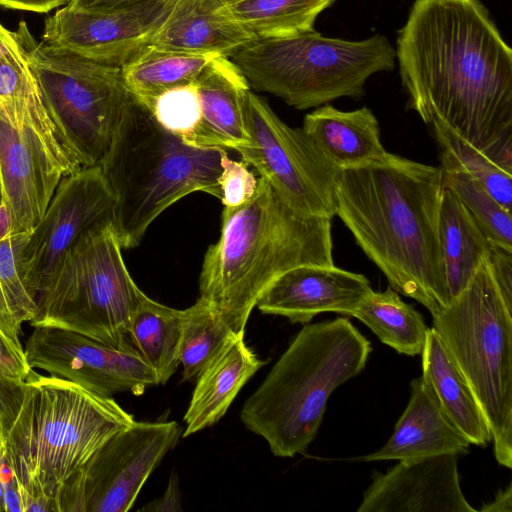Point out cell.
Listing matches in <instances>:
<instances>
[{
  "instance_id": "obj_1",
  "label": "cell",
  "mask_w": 512,
  "mask_h": 512,
  "mask_svg": "<svg viewBox=\"0 0 512 512\" xmlns=\"http://www.w3.org/2000/svg\"><path fill=\"white\" fill-rule=\"evenodd\" d=\"M408 107L512 170V50L479 0H415L397 37Z\"/></svg>"
},
{
  "instance_id": "obj_2",
  "label": "cell",
  "mask_w": 512,
  "mask_h": 512,
  "mask_svg": "<svg viewBox=\"0 0 512 512\" xmlns=\"http://www.w3.org/2000/svg\"><path fill=\"white\" fill-rule=\"evenodd\" d=\"M440 167L387 152L338 169L336 214L390 287L432 314L449 304L439 241Z\"/></svg>"
},
{
  "instance_id": "obj_3",
  "label": "cell",
  "mask_w": 512,
  "mask_h": 512,
  "mask_svg": "<svg viewBox=\"0 0 512 512\" xmlns=\"http://www.w3.org/2000/svg\"><path fill=\"white\" fill-rule=\"evenodd\" d=\"M331 219L294 208L263 177L253 196L224 207L221 234L209 246L199 277L200 297L234 333H245L269 285L300 265H333Z\"/></svg>"
},
{
  "instance_id": "obj_4",
  "label": "cell",
  "mask_w": 512,
  "mask_h": 512,
  "mask_svg": "<svg viewBox=\"0 0 512 512\" xmlns=\"http://www.w3.org/2000/svg\"><path fill=\"white\" fill-rule=\"evenodd\" d=\"M135 421L112 397L30 369L20 410L6 435L5 458L23 512H56L65 483L111 437Z\"/></svg>"
},
{
  "instance_id": "obj_5",
  "label": "cell",
  "mask_w": 512,
  "mask_h": 512,
  "mask_svg": "<svg viewBox=\"0 0 512 512\" xmlns=\"http://www.w3.org/2000/svg\"><path fill=\"white\" fill-rule=\"evenodd\" d=\"M372 347L347 318L305 325L248 397L240 420L277 457L315 439L332 392L365 367Z\"/></svg>"
},
{
  "instance_id": "obj_6",
  "label": "cell",
  "mask_w": 512,
  "mask_h": 512,
  "mask_svg": "<svg viewBox=\"0 0 512 512\" xmlns=\"http://www.w3.org/2000/svg\"><path fill=\"white\" fill-rule=\"evenodd\" d=\"M225 151L186 143L131 97L98 164L115 199L112 224L122 248L138 246L165 209L193 192L221 200Z\"/></svg>"
},
{
  "instance_id": "obj_7",
  "label": "cell",
  "mask_w": 512,
  "mask_h": 512,
  "mask_svg": "<svg viewBox=\"0 0 512 512\" xmlns=\"http://www.w3.org/2000/svg\"><path fill=\"white\" fill-rule=\"evenodd\" d=\"M396 51L381 34L361 41L324 37L317 31L254 38L228 58L250 88L304 110L341 97L359 99L368 78L394 68Z\"/></svg>"
},
{
  "instance_id": "obj_8",
  "label": "cell",
  "mask_w": 512,
  "mask_h": 512,
  "mask_svg": "<svg viewBox=\"0 0 512 512\" xmlns=\"http://www.w3.org/2000/svg\"><path fill=\"white\" fill-rule=\"evenodd\" d=\"M112 222L84 233L66 252L35 301L32 327L72 331L124 349L140 288L128 272Z\"/></svg>"
},
{
  "instance_id": "obj_9",
  "label": "cell",
  "mask_w": 512,
  "mask_h": 512,
  "mask_svg": "<svg viewBox=\"0 0 512 512\" xmlns=\"http://www.w3.org/2000/svg\"><path fill=\"white\" fill-rule=\"evenodd\" d=\"M488 258V257H487ZM487 419L497 462L512 467V312L487 259L467 287L431 314Z\"/></svg>"
},
{
  "instance_id": "obj_10",
  "label": "cell",
  "mask_w": 512,
  "mask_h": 512,
  "mask_svg": "<svg viewBox=\"0 0 512 512\" xmlns=\"http://www.w3.org/2000/svg\"><path fill=\"white\" fill-rule=\"evenodd\" d=\"M14 34L65 146L82 167L98 165L131 99L121 68L55 50L37 41L25 21Z\"/></svg>"
},
{
  "instance_id": "obj_11",
  "label": "cell",
  "mask_w": 512,
  "mask_h": 512,
  "mask_svg": "<svg viewBox=\"0 0 512 512\" xmlns=\"http://www.w3.org/2000/svg\"><path fill=\"white\" fill-rule=\"evenodd\" d=\"M83 168L65 146L40 90L0 101V194L11 216L10 234H29L60 181Z\"/></svg>"
},
{
  "instance_id": "obj_12",
  "label": "cell",
  "mask_w": 512,
  "mask_h": 512,
  "mask_svg": "<svg viewBox=\"0 0 512 512\" xmlns=\"http://www.w3.org/2000/svg\"><path fill=\"white\" fill-rule=\"evenodd\" d=\"M250 145L236 150L297 210L332 219L337 170L302 128L284 123L251 89L244 98Z\"/></svg>"
},
{
  "instance_id": "obj_13",
  "label": "cell",
  "mask_w": 512,
  "mask_h": 512,
  "mask_svg": "<svg viewBox=\"0 0 512 512\" xmlns=\"http://www.w3.org/2000/svg\"><path fill=\"white\" fill-rule=\"evenodd\" d=\"M183 429L176 421L136 422L111 437L63 486L56 512H126Z\"/></svg>"
},
{
  "instance_id": "obj_14",
  "label": "cell",
  "mask_w": 512,
  "mask_h": 512,
  "mask_svg": "<svg viewBox=\"0 0 512 512\" xmlns=\"http://www.w3.org/2000/svg\"><path fill=\"white\" fill-rule=\"evenodd\" d=\"M115 199L98 165L65 176L18 252V263L36 298L66 252L89 230L113 220Z\"/></svg>"
},
{
  "instance_id": "obj_15",
  "label": "cell",
  "mask_w": 512,
  "mask_h": 512,
  "mask_svg": "<svg viewBox=\"0 0 512 512\" xmlns=\"http://www.w3.org/2000/svg\"><path fill=\"white\" fill-rule=\"evenodd\" d=\"M30 368L67 379L105 397L141 395L159 384L154 371L132 346L119 349L82 334L34 327L24 347Z\"/></svg>"
},
{
  "instance_id": "obj_16",
  "label": "cell",
  "mask_w": 512,
  "mask_h": 512,
  "mask_svg": "<svg viewBox=\"0 0 512 512\" xmlns=\"http://www.w3.org/2000/svg\"><path fill=\"white\" fill-rule=\"evenodd\" d=\"M176 1L154 0L113 12L66 5L46 19L42 41L58 51L121 67L152 44Z\"/></svg>"
},
{
  "instance_id": "obj_17",
  "label": "cell",
  "mask_w": 512,
  "mask_h": 512,
  "mask_svg": "<svg viewBox=\"0 0 512 512\" xmlns=\"http://www.w3.org/2000/svg\"><path fill=\"white\" fill-rule=\"evenodd\" d=\"M458 455L399 460L374 473L358 512H476L460 486Z\"/></svg>"
},
{
  "instance_id": "obj_18",
  "label": "cell",
  "mask_w": 512,
  "mask_h": 512,
  "mask_svg": "<svg viewBox=\"0 0 512 512\" xmlns=\"http://www.w3.org/2000/svg\"><path fill=\"white\" fill-rule=\"evenodd\" d=\"M372 291L360 273L333 265H300L276 278L263 292L256 307L291 323H309L316 315L335 312L351 316Z\"/></svg>"
},
{
  "instance_id": "obj_19",
  "label": "cell",
  "mask_w": 512,
  "mask_h": 512,
  "mask_svg": "<svg viewBox=\"0 0 512 512\" xmlns=\"http://www.w3.org/2000/svg\"><path fill=\"white\" fill-rule=\"evenodd\" d=\"M470 442L442 409L431 385L423 377L410 385V398L387 442L357 461L408 460L445 453L465 455Z\"/></svg>"
},
{
  "instance_id": "obj_20",
  "label": "cell",
  "mask_w": 512,
  "mask_h": 512,
  "mask_svg": "<svg viewBox=\"0 0 512 512\" xmlns=\"http://www.w3.org/2000/svg\"><path fill=\"white\" fill-rule=\"evenodd\" d=\"M195 82L201 116L187 143L235 151L250 145L244 119V98L250 86L240 69L228 57L217 56Z\"/></svg>"
},
{
  "instance_id": "obj_21",
  "label": "cell",
  "mask_w": 512,
  "mask_h": 512,
  "mask_svg": "<svg viewBox=\"0 0 512 512\" xmlns=\"http://www.w3.org/2000/svg\"><path fill=\"white\" fill-rule=\"evenodd\" d=\"M254 38L232 16L227 0H177L151 45L228 57Z\"/></svg>"
},
{
  "instance_id": "obj_22",
  "label": "cell",
  "mask_w": 512,
  "mask_h": 512,
  "mask_svg": "<svg viewBox=\"0 0 512 512\" xmlns=\"http://www.w3.org/2000/svg\"><path fill=\"white\" fill-rule=\"evenodd\" d=\"M244 334L232 333L196 378L183 417V437L216 424L242 387L266 364L246 345Z\"/></svg>"
},
{
  "instance_id": "obj_23",
  "label": "cell",
  "mask_w": 512,
  "mask_h": 512,
  "mask_svg": "<svg viewBox=\"0 0 512 512\" xmlns=\"http://www.w3.org/2000/svg\"><path fill=\"white\" fill-rule=\"evenodd\" d=\"M302 129L336 169L370 164L387 154L368 107L341 111L324 104L305 116Z\"/></svg>"
},
{
  "instance_id": "obj_24",
  "label": "cell",
  "mask_w": 512,
  "mask_h": 512,
  "mask_svg": "<svg viewBox=\"0 0 512 512\" xmlns=\"http://www.w3.org/2000/svg\"><path fill=\"white\" fill-rule=\"evenodd\" d=\"M422 376L431 385L442 409L470 444L492 441L487 419L469 383L433 328L421 351Z\"/></svg>"
},
{
  "instance_id": "obj_25",
  "label": "cell",
  "mask_w": 512,
  "mask_h": 512,
  "mask_svg": "<svg viewBox=\"0 0 512 512\" xmlns=\"http://www.w3.org/2000/svg\"><path fill=\"white\" fill-rule=\"evenodd\" d=\"M439 241L450 303L487 259L492 243L459 198L445 186L439 209Z\"/></svg>"
},
{
  "instance_id": "obj_26",
  "label": "cell",
  "mask_w": 512,
  "mask_h": 512,
  "mask_svg": "<svg viewBox=\"0 0 512 512\" xmlns=\"http://www.w3.org/2000/svg\"><path fill=\"white\" fill-rule=\"evenodd\" d=\"M182 316L183 310L163 305L140 290L130 319L129 339L159 384H166L180 364Z\"/></svg>"
},
{
  "instance_id": "obj_27",
  "label": "cell",
  "mask_w": 512,
  "mask_h": 512,
  "mask_svg": "<svg viewBox=\"0 0 512 512\" xmlns=\"http://www.w3.org/2000/svg\"><path fill=\"white\" fill-rule=\"evenodd\" d=\"M218 54L171 51L149 45L121 66L122 80L131 97L147 108L163 92L196 80Z\"/></svg>"
},
{
  "instance_id": "obj_28",
  "label": "cell",
  "mask_w": 512,
  "mask_h": 512,
  "mask_svg": "<svg viewBox=\"0 0 512 512\" xmlns=\"http://www.w3.org/2000/svg\"><path fill=\"white\" fill-rule=\"evenodd\" d=\"M351 316L363 322L382 343L398 353L421 354L428 327L422 315L391 287L381 292L372 290Z\"/></svg>"
},
{
  "instance_id": "obj_29",
  "label": "cell",
  "mask_w": 512,
  "mask_h": 512,
  "mask_svg": "<svg viewBox=\"0 0 512 512\" xmlns=\"http://www.w3.org/2000/svg\"><path fill=\"white\" fill-rule=\"evenodd\" d=\"M335 0H230L232 16L258 38L298 35L315 30L317 16Z\"/></svg>"
},
{
  "instance_id": "obj_30",
  "label": "cell",
  "mask_w": 512,
  "mask_h": 512,
  "mask_svg": "<svg viewBox=\"0 0 512 512\" xmlns=\"http://www.w3.org/2000/svg\"><path fill=\"white\" fill-rule=\"evenodd\" d=\"M426 124L433 130L442 166L464 170L508 211L512 212V172L475 148L437 118Z\"/></svg>"
},
{
  "instance_id": "obj_31",
  "label": "cell",
  "mask_w": 512,
  "mask_h": 512,
  "mask_svg": "<svg viewBox=\"0 0 512 512\" xmlns=\"http://www.w3.org/2000/svg\"><path fill=\"white\" fill-rule=\"evenodd\" d=\"M232 332L207 300L200 297L183 310L179 360L183 381L196 380Z\"/></svg>"
},
{
  "instance_id": "obj_32",
  "label": "cell",
  "mask_w": 512,
  "mask_h": 512,
  "mask_svg": "<svg viewBox=\"0 0 512 512\" xmlns=\"http://www.w3.org/2000/svg\"><path fill=\"white\" fill-rule=\"evenodd\" d=\"M445 187L462 202L490 242L512 250V216L476 179L454 166H440Z\"/></svg>"
},
{
  "instance_id": "obj_33",
  "label": "cell",
  "mask_w": 512,
  "mask_h": 512,
  "mask_svg": "<svg viewBox=\"0 0 512 512\" xmlns=\"http://www.w3.org/2000/svg\"><path fill=\"white\" fill-rule=\"evenodd\" d=\"M146 109L162 127L187 143L201 116L196 82L179 85L163 92Z\"/></svg>"
},
{
  "instance_id": "obj_34",
  "label": "cell",
  "mask_w": 512,
  "mask_h": 512,
  "mask_svg": "<svg viewBox=\"0 0 512 512\" xmlns=\"http://www.w3.org/2000/svg\"><path fill=\"white\" fill-rule=\"evenodd\" d=\"M27 236V233L9 234L0 240V285L8 307L20 325L30 323L37 310L18 263V252Z\"/></svg>"
},
{
  "instance_id": "obj_35",
  "label": "cell",
  "mask_w": 512,
  "mask_h": 512,
  "mask_svg": "<svg viewBox=\"0 0 512 512\" xmlns=\"http://www.w3.org/2000/svg\"><path fill=\"white\" fill-rule=\"evenodd\" d=\"M36 90V79L14 32L0 23V101L21 99Z\"/></svg>"
},
{
  "instance_id": "obj_36",
  "label": "cell",
  "mask_w": 512,
  "mask_h": 512,
  "mask_svg": "<svg viewBox=\"0 0 512 512\" xmlns=\"http://www.w3.org/2000/svg\"><path fill=\"white\" fill-rule=\"evenodd\" d=\"M222 172L218 178L224 207H238L255 193L258 178L243 160L235 161L225 151L221 158Z\"/></svg>"
},
{
  "instance_id": "obj_37",
  "label": "cell",
  "mask_w": 512,
  "mask_h": 512,
  "mask_svg": "<svg viewBox=\"0 0 512 512\" xmlns=\"http://www.w3.org/2000/svg\"><path fill=\"white\" fill-rule=\"evenodd\" d=\"M487 261L499 293L512 312V250L492 244Z\"/></svg>"
},
{
  "instance_id": "obj_38",
  "label": "cell",
  "mask_w": 512,
  "mask_h": 512,
  "mask_svg": "<svg viewBox=\"0 0 512 512\" xmlns=\"http://www.w3.org/2000/svg\"><path fill=\"white\" fill-rule=\"evenodd\" d=\"M24 382L0 378V435L11 428L23 401Z\"/></svg>"
},
{
  "instance_id": "obj_39",
  "label": "cell",
  "mask_w": 512,
  "mask_h": 512,
  "mask_svg": "<svg viewBox=\"0 0 512 512\" xmlns=\"http://www.w3.org/2000/svg\"><path fill=\"white\" fill-rule=\"evenodd\" d=\"M20 331L21 325L12 315L0 285V336L15 356L26 362Z\"/></svg>"
},
{
  "instance_id": "obj_40",
  "label": "cell",
  "mask_w": 512,
  "mask_h": 512,
  "mask_svg": "<svg viewBox=\"0 0 512 512\" xmlns=\"http://www.w3.org/2000/svg\"><path fill=\"white\" fill-rule=\"evenodd\" d=\"M30 369L27 362L17 358L0 336V378L24 382Z\"/></svg>"
},
{
  "instance_id": "obj_41",
  "label": "cell",
  "mask_w": 512,
  "mask_h": 512,
  "mask_svg": "<svg viewBox=\"0 0 512 512\" xmlns=\"http://www.w3.org/2000/svg\"><path fill=\"white\" fill-rule=\"evenodd\" d=\"M154 0H69L67 6L85 12H113L131 9Z\"/></svg>"
},
{
  "instance_id": "obj_42",
  "label": "cell",
  "mask_w": 512,
  "mask_h": 512,
  "mask_svg": "<svg viewBox=\"0 0 512 512\" xmlns=\"http://www.w3.org/2000/svg\"><path fill=\"white\" fill-rule=\"evenodd\" d=\"M181 496L177 474L172 473L164 494L143 506L140 511H181Z\"/></svg>"
},
{
  "instance_id": "obj_43",
  "label": "cell",
  "mask_w": 512,
  "mask_h": 512,
  "mask_svg": "<svg viewBox=\"0 0 512 512\" xmlns=\"http://www.w3.org/2000/svg\"><path fill=\"white\" fill-rule=\"evenodd\" d=\"M1 482L4 493L5 512H23L17 478L6 461L5 454L1 465Z\"/></svg>"
},
{
  "instance_id": "obj_44",
  "label": "cell",
  "mask_w": 512,
  "mask_h": 512,
  "mask_svg": "<svg viewBox=\"0 0 512 512\" xmlns=\"http://www.w3.org/2000/svg\"><path fill=\"white\" fill-rule=\"evenodd\" d=\"M69 0H0V5L9 9L46 13L67 4Z\"/></svg>"
},
{
  "instance_id": "obj_45",
  "label": "cell",
  "mask_w": 512,
  "mask_h": 512,
  "mask_svg": "<svg viewBox=\"0 0 512 512\" xmlns=\"http://www.w3.org/2000/svg\"><path fill=\"white\" fill-rule=\"evenodd\" d=\"M482 512H512V487L500 490L494 499L480 508Z\"/></svg>"
},
{
  "instance_id": "obj_46",
  "label": "cell",
  "mask_w": 512,
  "mask_h": 512,
  "mask_svg": "<svg viewBox=\"0 0 512 512\" xmlns=\"http://www.w3.org/2000/svg\"><path fill=\"white\" fill-rule=\"evenodd\" d=\"M11 232V216L6 205L0 202V240Z\"/></svg>"
},
{
  "instance_id": "obj_47",
  "label": "cell",
  "mask_w": 512,
  "mask_h": 512,
  "mask_svg": "<svg viewBox=\"0 0 512 512\" xmlns=\"http://www.w3.org/2000/svg\"><path fill=\"white\" fill-rule=\"evenodd\" d=\"M5 454V440L4 437L0 438V512H5V505H4V493H3V486L1 482V465Z\"/></svg>"
},
{
  "instance_id": "obj_48",
  "label": "cell",
  "mask_w": 512,
  "mask_h": 512,
  "mask_svg": "<svg viewBox=\"0 0 512 512\" xmlns=\"http://www.w3.org/2000/svg\"><path fill=\"white\" fill-rule=\"evenodd\" d=\"M0 202H1V194H0Z\"/></svg>"
},
{
  "instance_id": "obj_49",
  "label": "cell",
  "mask_w": 512,
  "mask_h": 512,
  "mask_svg": "<svg viewBox=\"0 0 512 512\" xmlns=\"http://www.w3.org/2000/svg\"><path fill=\"white\" fill-rule=\"evenodd\" d=\"M1 437H4V436L0 435V438H1Z\"/></svg>"
},
{
  "instance_id": "obj_50",
  "label": "cell",
  "mask_w": 512,
  "mask_h": 512,
  "mask_svg": "<svg viewBox=\"0 0 512 512\" xmlns=\"http://www.w3.org/2000/svg\"><path fill=\"white\" fill-rule=\"evenodd\" d=\"M227 1H230V0H227Z\"/></svg>"
}]
</instances>
